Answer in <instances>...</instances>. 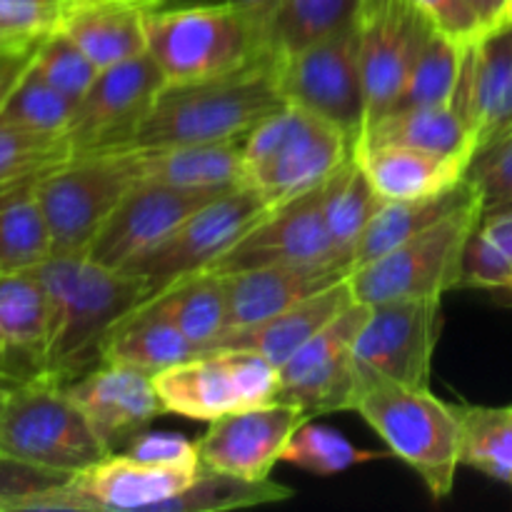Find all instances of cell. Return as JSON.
Returning <instances> with one entry per match:
<instances>
[{"label":"cell","mask_w":512,"mask_h":512,"mask_svg":"<svg viewBox=\"0 0 512 512\" xmlns=\"http://www.w3.org/2000/svg\"><path fill=\"white\" fill-rule=\"evenodd\" d=\"M35 270L50 305L43 378L58 385L98 368L113 330L153 298L145 278L95 263L88 255H50Z\"/></svg>","instance_id":"6da1fadb"},{"label":"cell","mask_w":512,"mask_h":512,"mask_svg":"<svg viewBox=\"0 0 512 512\" xmlns=\"http://www.w3.org/2000/svg\"><path fill=\"white\" fill-rule=\"evenodd\" d=\"M285 105L278 83V53H268L245 68L213 78L165 83L135 135L133 148L248 138Z\"/></svg>","instance_id":"7a4b0ae2"},{"label":"cell","mask_w":512,"mask_h":512,"mask_svg":"<svg viewBox=\"0 0 512 512\" xmlns=\"http://www.w3.org/2000/svg\"><path fill=\"white\" fill-rule=\"evenodd\" d=\"M145 35L165 83L213 78L273 53L268 30L233 3L153 10L145 13Z\"/></svg>","instance_id":"3957f363"},{"label":"cell","mask_w":512,"mask_h":512,"mask_svg":"<svg viewBox=\"0 0 512 512\" xmlns=\"http://www.w3.org/2000/svg\"><path fill=\"white\" fill-rule=\"evenodd\" d=\"M358 413L390 453L418 473L435 500L453 493L463 465V428L458 405L435 398L430 390L375 383L360 390Z\"/></svg>","instance_id":"277c9868"},{"label":"cell","mask_w":512,"mask_h":512,"mask_svg":"<svg viewBox=\"0 0 512 512\" xmlns=\"http://www.w3.org/2000/svg\"><path fill=\"white\" fill-rule=\"evenodd\" d=\"M353 148V138L328 120L285 105L245 138L243 185L280 205L323 185Z\"/></svg>","instance_id":"5b68a950"},{"label":"cell","mask_w":512,"mask_h":512,"mask_svg":"<svg viewBox=\"0 0 512 512\" xmlns=\"http://www.w3.org/2000/svg\"><path fill=\"white\" fill-rule=\"evenodd\" d=\"M143 183V150L73 155L35 188L48 220L53 255H85L125 195Z\"/></svg>","instance_id":"8992f818"},{"label":"cell","mask_w":512,"mask_h":512,"mask_svg":"<svg viewBox=\"0 0 512 512\" xmlns=\"http://www.w3.org/2000/svg\"><path fill=\"white\" fill-rule=\"evenodd\" d=\"M483 225L480 193L350 275L355 300L365 305L403 298H445L460 288L465 248Z\"/></svg>","instance_id":"52a82bcc"},{"label":"cell","mask_w":512,"mask_h":512,"mask_svg":"<svg viewBox=\"0 0 512 512\" xmlns=\"http://www.w3.org/2000/svg\"><path fill=\"white\" fill-rule=\"evenodd\" d=\"M0 453L75 475L110 450L65 385L40 375L20 383L0 410Z\"/></svg>","instance_id":"ba28073f"},{"label":"cell","mask_w":512,"mask_h":512,"mask_svg":"<svg viewBox=\"0 0 512 512\" xmlns=\"http://www.w3.org/2000/svg\"><path fill=\"white\" fill-rule=\"evenodd\" d=\"M278 83L285 103L328 120L355 143L368 120L355 20L303 48L278 55Z\"/></svg>","instance_id":"9c48e42d"},{"label":"cell","mask_w":512,"mask_h":512,"mask_svg":"<svg viewBox=\"0 0 512 512\" xmlns=\"http://www.w3.org/2000/svg\"><path fill=\"white\" fill-rule=\"evenodd\" d=\"M440 325L443 298H403L370 305L353 348L358 395L375 383L430 390Z\"/></svg>","instance_id":"30bf717a"},{"label":"cell","mask_w":512,"mask_h":512,"mask_svg":"<svg viewBox=\"0 0 512 512\" xmlns=\"http://www.w3.org/2000/svg\"><path fill=\"white\" fill-rule=\"evenodd\" d=\"M165 410L213 420L278 400L280 368L250 350H208L155 375Z\"/></svg>","instance_id":"8fae6325"},{"label":"cell","mask_w":512,"mask_h":512,"mask_svg":"<svg viewBox=\"0 0 512 512\" xmlns=\"http://www.w3.org/2000/svg\"><path fill=\"white\" fill-rule=\"evenodd\" d=\"M275 205L248 185L228 190L178 225L163 243L135 258L123 270L150 283L153 295L185 275L208 270Z\"/></svg>","instance_id":"7c38bea8"},{"label":"cell","mask_w":512,"mask_h":512,"mask_svg":"<svg viewBox=\"0 0 512 512\" xmlns=\"http://www.w3.org/2000/svg\"><path fill=\"white\" fill-rule=\"evenodd\" d=\"M165 75L150 53L100 70L75 105L65 133L73 155L133 148L140 125L163 90Z\"/></svg>","instance_id":"4fadbf2b"},{"label":"cell","mask_w":512,"mask_h":512,"mask_svg":"<svg viewBox=\"0 0 512 512\" xmlns=\"http://www.w3.org/2000/svg\"><path fill=\"white\" fill-rule=\"evenodd\" d=\"M200 468L143 463L110 453L70 475L68 483L40 498L33 512H158L198 478Z\"/></svg>","instance_id":"5bb4252c"},{"label":"cell","mask_w":512,"mask_h":512,"mask_svg":"<svg viewBox=\"0 0 512 512\" xmlns=\"http://www.w3.org/2000/svg\"><path fill=\"white\" fill-rule=\"evenodd\" d=\"M355 30L368 98V125L393 108L435 25L413 0H360Z\"/></svg>","instance_id":"9a60e30c"},{"label":"cell","mask_w":512,"mask_h":512,"mask_svg":"<svg viewBox=\"0 0 512 512\" xmlns=\"http://www.w3.org/2000/svg\"><path fill=\"white\" fill-rule=\"evenodd\" d=\"M370 305L355 300L280 368L278 400L298 405L310 420L325 413H353L358 373L353 348Z\"/></svg>","instance_id":"2e32d148"},{"label":"cell","mask_w":512,"mask_h":512,"mask_svg":"<svg viewBox=\"0 0 512 512\" xmlns=\"http://www.w3.org/2000/svg\"><path fill=\"white\" fill-rule=\"evenodd\" d=\"M223 193L228 190L173 188L143 180L125 195L85 255L100 265L123 270L135 258L163 243L183 220Z\"/></svg>","instance_id":"e0dca14e"},{"label":"cell","mask_w":512,"mask_h":512,"mask_svg":"<svg viewBox=\"0 0 512 512\" xmlns=\"http://www.w3.org/2000/svg\"><path fill=\"white\" fill-rule=\"evenodd\" d=\"M335 253L350 250H340L330 238L323 213V185H318L308 193L275 205L208 270L228 275L280 263L320 260Z\"/></svg>","instance_id":"ac0fdd59"},{"label":"cell","mask_w":512,"mask_h":512,"mask_svg":"<svg viewBox=\"0 0 512 512\" xmlns=\"http://www.w3.org/2000/svg\"><path fill=\"white\" fill-rule=\"evenodd\" d=\"M305 420L310 418L298 405L283 400L223 415L198 440L200 465L235 478L268 480Z\"/></svg>","instance_id":"d6986e66"},{"label":"cell","mask_w":512,"mask_h":512,"mask_svg":"<svg viewBox=\"0 0 512 512\" xmlns=\"http://www.w3.org/2000/svg\"><path fill=\"white\" fill-rule=\"evenodd\" d=\"M110 453H120L155 418L168 413L155 388V375L123 363H100L65 385Z\"/></svg>","instance_id":"ffe728a7"},{"label":"cell","mask_w":512,"mask_h":512,"mask_svg":"<svg viewBox=\"0 0 512 512\" xmlns=\"http://www.w3.org/2000/svg\"><path fill=\"white\" fill-rule=\"evenodd\" d=\"M353 253L228 273V330L270 318L353 275ZM220 275V273H218Z\"/></svg>","instance_id":"44dd1931"},{"label":"cell","mask_w":512,"mask_h":512,"mask_svg":"<svg viewBox=\"0 0 512 512\" xmlns=\"http://www.w3.org/2000/svg\"><path fill=\"white\" fill-rule=\"evenodd\" d=\"M455 103L470 118L478 150L510 133L512 25H495L470 45Z\"/></svg>","instance_id":"7402d4cb"},{"label":"cell","mask_w":512,"mask_h":512,"mask_svg":"<svg viewBox=\"0 0 512 512\" xmlns=\"http://www.w3.org/2000/svg\"><path fill=\"white\" fill-rule=\"evenodd\" d=\"M355 303L353 285L350 278L340 280V283L330 285V288L320 290V293L310 295V298L300 300V303L290 305V308L280 310V313L270 315V318L258 320L253 325H243V328L225 330L220 338L205 348L208 350H250L270 363L283 368L308 340L323 328H328L340 313Z\"/></svg>","instance_id":"603a6c76"},{"label":"cell","mask_w":512,"mask_h":512,"mask_svg":"<svg viewBox=\"0 0 512 512\" xmlns=\"http://www.w3.org/2000/svg\"><path fill=\"white\" fill-rule=\"evenodd\" d=\"M50 305L38 270H0V335L5 358L0 370L25 383L43 375Z\"/></svg>","instance_id":"cb8c5ba5"},{"label":"cell","mask_w":512,"mask_h":512,"mask_svg":"<svg viewBox=\"0 0 512 512\" xmlns=\"http://www.w3.org/2000/svg\"><path fill=\"white\" fill-rule=\"evenodd\" d=\"M355 145H408L465 163H473L478 153V138L470 118L455 100L443 105L390 110L370 120Z\"/></svg>","instance_id":"d4e9b609"},{"label":"cell","mask_w":512,"mask_h":512,"mask_svg":"<svg viewBox=\"0 0 512 512\" xmlns=\"http://www.w3.org/2000/svg\"><path fill=\"white\" fill-rule=\"evenodd\" d=\"M360 165L383 200H415L448 193L468 178L470 163L408 145H355Z\"/></svg>","instance_id":"484cf974"},{"label":"cell","mask_w":512,"mask_h":512,"mask_svg":"<svg viewBox=\"0 0 512 512\" xmlns=\"http://www.w3.org/2000/svg\"><path fill=\"white\" fill-rule=\"evenodd\" d=\"M60 33L68 35L98 70L148 53L145 10L125 0H83L65 15Z\"/></svg>","instance_id":"4316f807"},{"label":"cell","mask_w":512,"mask_h":512,"mask_svg":"<svg viewBox=\"0 0 512 512\" xmlns=\"http://www.w3.org/2000/svg\"><path fill=\"white\" fill-rule=\"evenodd\" d=\"M195 345L153 298L128 315L110 335L103 363H123L158 375L200 355Z\"/></svg>","instance_id":"83f0119b"},{"label":"cell","mask_w":512,"mask_h":512,"mask_svg":"<svg viewBox=\"0 0 512 512\" xmlns=\"http://www.w3.org/2000/svg\"><path fill=\"white\" fill-rule=\"evenodd\" d=\"M245 138L143 150V180L173 188L230 190L243 185Z\"/></svg>","instance_id":"f1b7e54d"},{"label":"cell","mask_w":512,"mask_h":512,"mask_svg":"<svg viewBox=\"0 0 512 512\" xmlns=\"http://www.w3.org/2000/svg\"><path fill=\"white\" fill-rule=\"evenodd\" d=\"M475 193H478V188L465 178L463 183L450 188L448 193L433 195V198L383 200L378 213L373 215L368 228L360 233L358 243L353 245V268L358 270L363 265L373 263V260L383 258L385 253L403 245L405 240L415 238L425 228L438 223L440 218L453 213L455 208H460Z\"/></svg>","instance_id":"f546056e"},{"label":"cell","mask_w":512,"mask_h":512,"mask_svg":"<svg viewBox=\"0 0 512 512\" xmlns=\"http://www.w3.org/2000/svg\"><path fill=\"white\" fill-rule=\"evenodd\" d=\"M153 300L203 353L228 330V290L223 275L213 270L185 275L158 290Z\"/></svg>","instance_id":"4dcf8cb0"},{"label":"cell","mask_w":512,"mask_h":512,"mask_svg":"<svg viewBox=\"0 0 512 512\" xmlns=\"http://www.w3.org/2000/svg\"><path fill=\"white\" fill-rule=\"evenodd\" d=\"M380 203L383 198L373 188L353 150L350 158L323 183V213L333 243L340 250L353 253V245L378 213Z\"/></svg>","instance_id":"1f68e13d"},{"label":"cell","mask_w":512,"mask_h":512,"mask_svg":"<svg viewBox=\"0 0 512 512\" xmlns=\"http://www.w3.org/2000/svg\"><path fill=\"white\" fill-rule=\"evenodd\" d=\"M38 183L0 200V270H35L53 255L48 220L35 195Z\"/></svg>","instance_id":"d6a6232c"},{"label":"cell","mask_w":512,"mask_h":512,"mask_svg":"<svg viewBox=\"0 0 512 512\" xmlns=\"http://www.w3.org/2000/svg\"><path fill=\"white\" fill-rule=\"evenodd\" d=\"M288 498H293V490L270 478L245 480L218 473V470L200 468L198 478L183 493L160 505L158 512H223L280 503Z\"/></svg>","instance_id":"836d02e7"},{"label":"cell","mask_w":512,"mask_h":512,"mask_svg":"<svg viewBox=\"0 0 512 512\" xmlns=\"http://www.w3.org/2000/svg\"><path fill=\"white\" fill-rule=\"evenodd\" d=\"M465 55H468L465 45L455 43L435 30L425 48L420 50L418 60L390 110L453 103L460 88V78H463Z\"/></svg>","instance_id":"e575fe53"},{"label":"cell","mask_w":512,"mask_h":512,"mask_svg":"<svg viewBox=\"0 0 512 512\" xmlns=\"http://www.w3.org/2000/svg\"><path fill=\"white\" fill-rule=\"evenodd\" d=\"M360 0H275L268 25L270 50L278 55L298 50L355 20Z\"/></svg>","instance_id":"d590c367"},{"label":"cell","mask_w":512,"mask_h":512,"mask_svg":"<svg viewBox=\"0 0 512 512\" xmlns=\"http://www.w3.org/2000/svg\"><path fill=\"white\" fill-rule=\"evenodd\" d=\"M463 465L512 488V408L458 405Z\"/></svg>","instance_id":"8d00e7d4"},{"label":"cell","mask_w":512,"mask_h":512,"mask_svg":"<svg viewBox=\"0 0 512 512\" xmlns=\"http://www.w3.org/2000/svg\"><path fill=\"white\" fill-rule=\"evenodd\" d=\"M73 113V100L60 93L58 88H53L45 78H40L30 63L28 73L10 93L8 103L0 113V123L18 125V128L43 135H65Z\"/></svg>","instance_id":"74e56055"},{"label":"cell","mask_w":512,"mask_h":512,"mask_svg":"<svg viewBox=\"0 0 512 512\" xmlns=\"http://www.w3.org/2000/svg\"><path fill=\"white\" fill-rule=\"evenodd\" d=\"M375 458H380V453L358 448L340 430L310 423V420H305L295 430L283 453V463H290L313 475H338Z\"/></svg>","instance_id":"f35d334b"},{"label":"cell","mask_w":512,"mask_h":512,"mask_svg":"<svg viewBox=\"0 0 512 512\" xmlns=\"http://www.w3.org/2000/svg\"><path fill=\"white\" fill-rule=\"evenodd\" d=\"M73 158L65 135H43L0 123V185L35 178Z\"/></svg>","instance_id":"ab89813d"},{"label":"cell","mask_w":512,"mask_h":512,"mask_svg":"<svg viewBox=\"0 0 512 512\" xmlns=\"http://www.w3.org/2000/svg\"><path fill=\"white\" fill-rule=\"evenodd\" d=\"M33 70L40 78L48 80L53 88L68 95L75 105L88 93L100 73L98 65L60 30L40 40L33 55Z\"/></svg>","instance_id":"60d3db41"},{"label":"cell","mask_w":512,"mask_h":512,"mask_svg":"<svg viewBox=\"0 0 512 512\" xmlns=\"http://www.w3.org/2000/svg\"><path fill=\"white\" fill-rule=\"evenodd\" d=\"M458 290H485L512 305V255L483 228L470 238Z\"/></svg>","instance_id":"b9f144b4"},{"label":"cell","mask_w":512,"mask_h":512,"mask_svg":"<svg viewBox=\"0 0 512 512\" xmlns=\"http://www.w3.org/2000/svg\"><path fill=\"white\" fill-rule=\"evenodd\" d=\"M468 180L483 200V218L512 210V130L475 153Z\"/></svg>","instance_id":"7bdbcfd3"},{"label":"cell","mask_w":512,"mask_h":512,"mask_svg":"<svg viewBox=\"0 0 512 512\" xmlns=\"http://www.w3.org/2000/svg\"><path fill=\"white\" fill-rule=\"evenodd\" d=\"M68 473L40 468L0 453V510L33 512L40 498L68 483Z\"/></svg>","instance_id":"ee69618b"},{"label":"cell","mask_w":512,"mask_h":512,"mask_svg":"<svg viewBox=\"0 0 512 512\" xmlns=\"http://www.w3.org/2000/svg\"><path fill=\"white\" fill-rule=\"evenodd\" d=\"M120 453L130 455L135 460H143V463L200 468L198 443L178 433H148V430H143Z\"/></svg>","instance_id":"f6af8a7d"},{"label":"cell","mask_w":512,"mask_h":512,"mask_svg":"<svg viewBox=\"0 0 512 512\" xmlns=\"http://www.w3.org/2000/svg\"><path fill=\"white\" fill-rule=\"evenodd\" d=\"M413 3L423 10L438 33L465 48H470L485 33L483 20L470 8L468 0H413Z\"/></svg>","instance_id":"bcb514c9"},{"label":"cell","mask_w":512,"mask_h":512,"mask_svg":"<svg viewBox=\"0 0 512 512\" xmlns=\"http://www.w3.org/2000/svg\"><path fill=\"white\" fill-rule=\"evenodd\" d=\"M38 50V48H35ZM33 53L25 55H8V58H0V113H3L5 103H8L10 93L15 90V85L23 80V75L28 73L30 63H33Z\"/></svg>","instance_id":"7dc6e473"},{"label":"cell","mask_w":512,"mask_h":512,"mask_svg":"<svg viewBox=\"0 0 512 512\" xmlns=\"http://www.w3.org/2000/svg\"><path fill=\"white\" fill-rule=\"evenodd\" d=\"M40 45L38 38H30V35L18 33L10 25H5L0 20V58H8V55H25L33 53Z\"/></svg>","instance_id":"c3c4849f"},{"label":"cell","mask_w":512,"mask_h":512,"mask_svg":"<svg viewBox=\"0 0 512 512\" xmlns=\"http://www.w3.org/2000/svg\"><path fill=\"white\" fill-rule=\"evenodd\" d=\"M480 228H483V233H488L495 243L503 245V248L512 255V210L485 215Z\"/></svg>","instance_id":"681fc988"},{"label":"cell","mask_w":512,"mask_h":512,"mask_svg":"<svg viewBox=\"0 0 512 512\" xmlns=\"http://www.w3.org/2000/svg\"><path fill=\"white\" fill-rule=\"evenodd\" d=\"M223 3L238 5V8H243L245 13L253 15V18L268 30L270 18H273V10H275V0H223Z\"/></svg>","instance_id":"f907efd6"},{"label":"cell","mask_w":512,"mask_h":512,"mask_svg":"<svg viewBox=\"0 0 512 512\" xmlns=\"http://www.w3.org/2000/svg\"><path fill=\"white\" fill-rule=\"evenodd\" d=\"M470 8L478 13V18L483 20L485 30L495 28V23H498L500 18V10H503L505 0H468Z\"/></svg>","instance_id":"816d5d0a"},{"label":"cell","mask_w":512,"mask_h":512,"mask_svg":"<svg viewBox=\"0 0 512 512\" xmlns=\"http://www.w3.org/2000/svg\"><path fill=\"white\" fill-rule=\"evenodd\" d=\"M18 385H20L18 380H13L8 373H3V370H0V410H3V405L8 403L10 393H13Z\"/></svg>","instance_id":"f5cc1de1"},{"label":"cell","mask_w":512,"mask_h":512,"mask_svg":"<svg viewBox=\"0 0 512 512\" xmlns=\"http://www.w3.org/2000/svg\"><path fill=\"white\" fill-rule=\"evenodd\" d=\"M43 175H45V173H43ZM43 175H35V178H25V180H18V183L0 185V200H3V198H8V195H10V193H15V190L25 188V185H33V183H38V180L43 178Z\"/></svg>","instance_id":"db71d44e"},{"label":"cell","mask_w":512,"mask_h":512,"mask_svg":"<svg viewBox=\"0 0 512 512\" xmlns=\"http://www.w3.org/2000/svg\"><path fill=\"white\" fill-rule=\"evenodd\" d=\"M205 3H223V0H158L160 10H165V8H185V5H205Z\"/></svg>","instance_id":"11a10c76"},{"label":"cell","mask_w":512,"mask_h":512,"mask_svg":"<svg viewBox=\"0 0 512 512\" xmlns=\"http://www.w3.org/2000/svg\"><path fill=\"white\" fill-rule=\"evenodd\" d=\"M495 25H512V0H505L503 10H500V18Z\"/></svg>","instance_id":"9f6ffc18"},{"label":"cell","mask_w":512,"mask_h":512,"mask_svg":"<svg viewBox=\"0 0 512 512\" xmlns=\"http://www.w3.org/2000/svg\"><path fill=\"white\" fill-rule=\"evenodd\" d=\"M5 350H8V345H5L3 335H0V363H3V358H5Z\"/></svg>","instance_id":"6f0895ef"}]
</instances>
